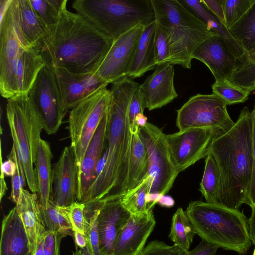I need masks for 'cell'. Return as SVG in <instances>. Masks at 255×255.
Segmentation results:
<instances>
[{"mask_svg": "<svg viewBox=\"0 0 255 255\" xmlns=\"http://www.w3.org/2000/svg\"><path fill=\"white\" fill-rule=\"evenodd\" d=\"M138 84L128 77L112 84L106 133V162L81 203L88 204L119 199L128 191L132 138L128 107Z\"/></svg>", "mask_w": 255, "mask_h": 255, "instance_id": "6da1fadb", "label": "cell"}, {"mask_svg": "<svg viewBox=\"0 0 255 255\" xmlns=\"http://www.w3.org/2000/svg\"><path fill=\"white\" fill-rule=\"evenodd\" d=\"M66 5L40 42L45 65L73 74L94 73L114 40L68 10Z\"/></svg>", "mask_w": 255, "mask_h": 255, "instance_id": "7a4b0ae2", "label": "cell"}, {"mask_svg": "<svg viewBox=\"0 0 255 255\" xmlns=\"http://www.w3.org/2000/svg\"><path fill=\"white\" fill-rule=\"evenodd\" d=\"M220 170L219 203L239 210L250 190L253 163V119L247 107L241 111L233 128L216 135L209 148Z\"/></svg>", "mask_w": 255, "mask_h": 255, "instance_id": "3957f363", "label": "cell"}, {"mask_svg": "<svg viewBox=\"0 0 255 255\" xmlns=\"http://www.w3.org/2000/svg\"><path fill=\"white\" fill-rule=\"evenodd\" d=\"M185 213L195 234L203 241L242 255L250 248L249 219L239 210L194 201L189 203Z\"/></svg>", "mask_w": 255, "mask_h": 255, "instance_id": "277c9868", "label": "cell"}, {"mask_svg": "<svg viewBox=\"0 0 255 255\" xmlns=\"http://www.w3.org/2000/svg\"><path fill=\"white\" fill-rule=\"evenodd\" d=\"M151 1L155 20L162 26L167 37L169 63L191 69L192 56L196 48L217 34L180 0Z\"/></svg>", "mask_w": 255, "mask_h": 255, "instance_id": "5b68a950", "label": "cell"}, {"mask_svg": "<svg viewBox=\"0 0 255 255\" xmlns=\"http://www.w3.org/2000/svg\"><path fill=\"white\" fill-rule=\"evenodd\" d=\"M72 7L114 40L139 25L155 20L151 0H76Z\"/></svg>", "mask_w": 255, "mask_h": 255, "instance_id": "8992f818", "label": "cell"}, {"mask_svg": "<svg viewBox=\"0 0 255 255\" xmlns=\"http://www.w3.org/2000/svg\"><path fill=\"white\" fill-rule=\"evenodd\" d=\"M6 116L18 158L22 165L28 187L32 193L38 192L33 168L43 129L38 113L28 94L7 100Z\"/></svg>", "mask_w": 255, "mask_h": 255, "instance_id": "52a82bcc", "label": "cell"}, {"mask_svg": "<svg viewBox=\"0 0 255 255\" xmlns=\"http://www.w3.org/2000/svg\"><path fill=\"white\" fill-rule=\"evenodd\" d=\"M111 92L98 90L70 110L68 129L78 169L102 120L109 110Z\"/></svg>", "mask_w": 255, "mask_h": 255, "instance_id": "ba28073f", "label": "cell"}, {"mask_svg": "<svg viewBox=\"0 0 255 255\" xmlns=\"http://www.w3.org/2000/svg\"><path fill=\"white\" fill-rule=\"evenodd\" d=\"M227 103L215 94H198L177 110L176 127L181 131L190 128H211L218 135L231 129L235 123L230 117Z\"/></svg>", "mask_w": 255, "mask_h": 255, "instance_id": "9c48e42d", "label": "cell"}, {"mask_svg": "<svg viewBox=\"0 0 255 255\" xmlns=\"http://www.w3.org/2000/svg\"><path fill=\"white\" fill-rule=\"evenodd\" d=\"M147 149L149 193L166 195L172 188L179 172L172 159L165 134L155 125L147 123L139 128Z\"/></svg>", "mask_w": 255, "mask_h": 255, "instance_id": "30bf717a", "label": "cell"}, {"mask_svg": "<svg viewBox=\"0 0 255 255\" xmlns=\"http://www.w3.org/2000/svg\"><path fill=\"white\" fill-rule=\"evenodd\" d=\"M45 65L39 47L21 49L8 61L0 64V92L7 100L28 94Z\"/></svg>", "mask_w": 255, "mask_h": 255, "instance_id": "8fae6325", "label": "cell"}, {"mask_svg": "<svg viewBox=\"0 0 255 255\" xmlns=\"http://www.w3.org/2000/svg\"><path fill=\"white\" fill-rule=\"evenodd\" d=\"M28 95L48 134L55 133L66 115L53 69L45 65L39 73Z\"/></svg>", "mask_w": 255, "mask_h": 255, "instance_id": "7c38bea8", "label": "cell"}, {"mask_svg": "<svg viewBox=\"0 0 255 255\" xmlns=\"http://www.w3.org/2000/svg\"><path fill=\"white\" fill-rule=\"evenodd\" d=\"M217 132L211 128H190L165 134L173 163L180 172L206 157Z\"/></svg>", "mask_w": 255, "mask_h": 255, "instance_id": "4fadbf2b", "label": "cell"}, {"mask_svg": "<svg viewBox=\"0 0 255 255\" xmlns=\"http://www.w3.org/2000/svg\"><path fill=\"white\" fill-rule=\"evenodd\" d=\"M144 26L139 25L115 40L94 74L108 84L127 77Z\"/></svg>", "mask_w": 255, "mask_h": 255, "instance_id": "5bb4252c", "label": "cell"}, {"mask_svg": "<svg viewBox=\"0 0 255 255\" xmlns=\"http://www.w3.org/2000/svg\"><path fill=\"white\" fill-rule=\"evenodd\" d=\"M53 200L60 207H68L77 201L78 167L71 146L62 150L52 168Z\"/></svg>", "mask_w": 255, "mask_h": 255, "instance_id": "9a60e30c", "label": "cell"}, {"mask_svg": "<svg viewBox=\"0 0 255 255\" xmlns=\"http://www.w3.org/2000/svg\"><path fill=\"white\" fill-rule=\"evenodd\" d=\"M95 203L99 204L97 227L101 255H113L117 239L131 214L120 199Z\"/></svg>", "mask_w": 255, "mask_h": 255, "instance_id": "2e32d148", "label": "cell"}, {"mask_svg": "<svg viewBox=\"0 0 255 255\" xmlns=\"http://www.w3.org/2000/svg\"><path fill=\"white\" fill-rule=\"evenodd\" d=\"M192 59L205 64L215 81L228 80L236 69L238 60L224 39L217 35L202 43L194 51Z\"/></svg>", "mask_w": 255, "mask_h": 255, "instance_id": "e0dca14e", "label": "cell"}, {"mask_svg": "<svg viewBox=\"0 0 255 255\" xmlns=\"http://www.w3.org/2000/svg\"><path fill=\"white\" fill-rule=\"evenodd\" d=\"M173 65H158L154 72L139 85L144 106L149 111L159 109L177 98L174 84Z\"/></svg>", "mask_w": 255, "mask_h": 255, "instance_id": "ac0fdd59", "label": "cell"}, {"mask_svg": "<svg viewBox=\"0 0 255 255\" xmlns=\"http://www.w3.org/2000/svg\"><path fill=\"white\" fill-rule=\"evenodd\" d=\"M53 69L66 113L88 96L108 85L94 73L77 74Z\"/></svg>", "mask_w": 255, "mask_h": 255, "instance_id": "d6986e66", "label": "cell"}, {"mask_svg": "<svg viewBox=\"0 0 255 255\" xmlns=\"http://www.w3.org/2000/svg\"><path fill=\"white\" fill-rule=\"evenodd\" d=\"M155 224L152 209L131 214L117 239L113 255H140Z\"/></svg>", "mask_w": 255, "mask_h": 255, "instance_id": "ffe728a7", "label": "cell"}, {"mask_svg": "<svg viewBox=\"0 0 255 255\" xmlns=\"http://www.w3.org/2000/svg\"><path fill=\"white\" fill-rule=\"evenodd\" d=\"M108 115V112L100 124L78 169L79 202H82L96 177L97 167L105 151Z\"/></svg>", "mask_w": 255, "mask_h": 255, "instance_id": "44dd1931", "label": "cell"}, {"mask_svg": "<svg viewBox=\"0 0 255 255\" xmlns=\"http://www.w3.org/2000/svg\"><path fill=\"white\" fill-rule=\"evenodd\" d=\"M15 208L27 233L31 252L34 253L45 236L37 193L22 188Z\"/></svg>", "mask_w": 255, "mask_h": 255, "instance_id": "7402d4cb", "label": "cell"}, {"mask_svg": "<svg viewBox=\"0 0 255 255\" xmlns=\"http://www.w3.org/2000/svg\"><path fill=\"white\" fill-rule=\"evenodd\" d=\"M8 7L24 40L31 46L39 47L46 28L33 9L29 0H10Z\"/></svg>", "mask_w": 255, "mask_h": 255, "instance_id": "603a6c76", "label": "cell"}, {"mask_svg": "<svg viewBox=\"0 0 255 255\" xmlns=\"http://www.w3.org/2000/svg\"><path fill=\"white\" fill-rule=\"evenodd\" d=\"M0 255H33L26 230L15 206L2 221Z\"/></svg>", "mask_w": 255, "mask_h": 255, "instance_id": "cb8c5ba5", "label": "cell"}, {"mask_svg": "<svg viewBox=\"0 0 255 255\" xmlns=\"http://www.w3.org/2000/svg\"><path fill=\"white\" fill-rule=\"evenodd\" d=\"M155 28V20L144 26L127 77L131 79L140 77L157 66L154 44Z\"/></svg>", "mask_w": 255, "mask_h": 255, "instance_id": "d4e9b609", "label": "cell"}, {"mask_svg": "<svg viewBox=\"0 0 255 255\" xmlns=\"http://www.w3.org/2000/svg\"><path fill=\"white\" fill-rule=\"evenodd\" d=\"M52 156L49 143L41 139L37 152L35 170L38 185L39 203L43 208H46L49 201L52 199Z\"/></svg>", "mask_w": 255, "mask_h": 255, "instance_id": "484cf974", "label": "cell"}, {"mask_svg": "<svg viewBox=\"0 0 255 255\" xmlns=\"http://www.w3.org/2000/svg\"><path fill=\"white\" fill-rule=\"evenodd\" d=\"M199 18L205 22L217 35L221 36L226 43L230 50L238 59L245 54V51L233 37L229 30L200 1L197 0H180Z\"/></svg>", "mask_w": 255, "mask_h": 255, "instance_id": "4316f807", "label": "cell"}, {"mask_svg": "<svg viewBox=\"0 0 255 255\" xmlns=\"http://www.w3.org/2000/svg\"><path fill=\"white\" fill-rule=\"evenodd\" d=\"M148 169L147 151L138 129L132 133L128 191L135 188L142 181L147 174Z\"/></svg>", "mask_w": 255, "mask_h": 255, "instance_id": "83f0119b", "label": "cell"}, {"mask_svg": "<svg viewBox=\"0 0 255 255\" xmlns=\"http://www.w3.org/2000/svg\"><path fill=\"white\" fill-rule=\"evenodd\" d=\"M221 179L220 170L212 155L205 157V168L199 190L206 202L219 203Z\"/></svg>", "mask_w": 255, "mask_h": 255, "instance_id": "f1b7e54d", "label": "cell"}, {"mask_svg": "<svg viewBox=\"0 0 255 255\" xmlns=\"http://www.w3.org/2000/svg\"><path fill=\"white\" fill-rule=\"evenodd\" d=\"M228 30L246 53L255 49V1L242 17Z\"/></svg>", "mask_w": 255, "mask_h": 255, "instance_id": "f546056e", "label": "cell"}, {"mask_svg": "<svg viewBox=\"0 0 255 255\" xmlns=\"http://www.w3.org/2000/svg\"><path fill=\"white\" fill-rule=\"evenodd\" d=\"M195 233L185 211L181 208L173 214L169 238L183 250L189 251Z\"/></svg>", "mask_w": 255, "mask_h": 255, "instance_id": "4dcf8cb0", "label": "cell"}, {"mask_svg": "<svg viewBox=\"0 0 255 255\" xmlns=\"http://www.w3.org/2000/svg\"><path fill=\"white\" fill-rule=\"evenodd\" d=\"M40 209L46 230L60 233L65 237L72 235V225L65 211L53 199L49 201L46 208L40 205Z\"/></svg>", "mask_w": 255, "mask_h": 255, "instance_id": "1f68e13d", "label": "cell"}, {"mask_svg": "<svg viewBox=\"0 0 255 255\" xmlns=\"http://www.w3.org/2000/svg\"><path fill=\"white\" fill-rule=\"evenodd\" d=\"M147 176L135 188L128 190L120 199L123 206L131 213L136 214L148 212L146 197L149 193Z\"/></svg>", "mask_w": 255, "mask_h": 255, "instance_id": "d6a6232c", "label": "cell"}, {"mask_svg": "<svg viewBox=\"0 0 255 255\" xmlns=\"http://www.w3.org/2000/svg\"><path fill=\"white\" fill-rule=\"evenodd\" d=\"M37 16L46 29L55 25L67 0H29Z\"/></svg>", "mask_w": 255, "mask_h": 255, "instance_id": "836d02e7", "label": "cell"}, {"mask_svg": "<svg viewBox=\"0 0 255 255\" xmlns=\"http://www.w3.org/2000/svg\"><path fill=\"white\" fill-rule=\"evenodd\" d=\"M212 91L221 97L227 105L242 103L249 98L250 92L236 86L228 80L215 81L212 86Z\"/></svg>", "mask_w": 255, "mask_h": 255, "instance_id": "e575fe53", "label": "cell"}, {"mask_svg": "<svg viewBox=\"0 0 255 255\" xmlns=\"http://www.w3.org/2000/svg\"><path fill=\"white\" fill-rule=\"evenodd\" d=\"M85 205V215L88 221V225L85 232L88 245L93 255H101L97 227L99 204L98 203H94Z\"/></svg>", "mask_w": 255, "mask_h": 255, "instance_id": "d590c367", "label": "cell"}, {"mask_svg": "<svg viewBox=\"0 0 255 255\" xmlns=\"http://www.w3.org/2000/svg\"><path fill=\"white\" fill-rule=\"evenodd\" d=\"M255 0H223L225 26L228 29L250 9Z\"/></svg>", "mask_w": 255, "mask_h": 255, "instance_id": "8d00e7d4", "label": "cell"}, {"mask_svg": "<svg viewBox=\"0 0 255 255\" xmlns=\"http://www.w3.org/2000/svg\"><path fill=\"white\" fill-rule=\"evenodd\" d=\"M7 158L13 160L16 164V171L11 177V190L9 199L15 204L17 203L22 188L25 186L26 180L25 175L20 161L18 159L15 147L12 146Z\"/></svg>", "mask_w": 255, "mask_h": 255, "instance_id": "74e56055", "label": "cell"}, {"mask_svg": "<svg viewBox=\"0 0 255 255\" xmlns=\"http://www.w3.org/2000/svg\"><path fill=\"white\" fill-rule=\"evenodd\" d=\"M63 208L71 223L73 232L79 231L85 233L88 225L85 213V204L77 201L68 207Z\"/></svg>", "mask_w": 255, "mask_h": 255, "instance_id": "f35d334b", "label": "cell"}, {"mask_svg": "<svg viewBox=\"0 0 255 255\" xmlns=\"http://www.w3.org/2000/svg\"><path fill=\"white\" fill-rule=\"evenodd\" d=\"M228 81L250 93L255 90V63L236 70Z\"/></svg>", "mask_w": 255, "mask_h": 255, "instance_id": "ab89813d", "label": "cell"}, {"mask_svg": "<svg viewBox=\"0 0 255 255\" xmlns=\"http://www.w3.org/2000/svg\"><path fill=\"white\" fill-rule=\"evenodd\" d=\"M154 44L156 65L169 63L170 50L167 37L162 26L156 21Z\"/></svg>", "mask_w": 255, "mask_h": 255, "instance_id": "60d3db41", "label": "cell"}, {"mask_svg": "<svg viewBox=\"0 0 255 255\" xmlns=\"http://www.w3.org/2000/svg\"><path fill=\"white\" fill-rule=\"evenodd\" d=\"M188 252L175 245L169 246L163 242L154 240L144 247L140 255H187Z\"/></svg>", "mask_w": 255, "mask_h": 255, "instance_id": "b9f144b4", "label": "cell"}, {"mask_svg": "<svg viewBox=\"0 0 255 255\" xmlns=\"http://www.w3.org/2000/svg\"><path fill=\"white\" fill-rule=\"evenodd\" d=\"M145 109L143 100L139 89V84H138L132 95L128 107V118L131 133L139 128L135 124V116L138 114H143Z\"/></svg>", "mask_w": 255, "mask_h": 255, "instance_id": "7bdbcfd3", "label": "cell"}, {"mask_svg": "<svg viewBox=\"0 0 255 255\" xmlns=\"http://www.w3.org/2000/svg\"><path fill=\"white\" fill-rule=\"evenodd\" d=\"M64 237L60 233L46 230L43 241V255H60L61 242Z\"/></svg>", "mask_w": 255, "mask_h": 255, "instance_id": "ee69618b", "label": "cell"}, {"mask_svg": "<svg viewBox=\"0 0 255 255\" xmlns=\"http://www.w3.org/2000/svg\"><path fill=\"white\" fill-rule=\"evenodd\" d=\"M253 119V163L252 179L246 202L252 210L255 209V106L251 112Z\"/></svg>", "mask_w": 255, "mask_h": 255, "instance_id": "f6af8a7d", "label": "cell"}, {"mask_svg": "<svg viewBox=\"0 0 255 255\" xmlns=\"http://www.w3.org/2000/svg\"><path fill=\"white\" fill-rule=\"evenodd\" d=\"M200 0L205 6L225 26L223 0Z\"/></svg>", "mask_w": 255, "mask_h": 255, "instance_id": "bcb514c9", "label": "cell"}, {"mask_svg": "<svg viewBox=\"0 0 255 255\" xmlns=\"http://www.w3.org/2000/svg\"><path fill=\"white\" fill-rule=\"evenodd\" d=\"M219 247L202 241L193 250L189 251L187 255H216Z\"/></svg>", "mask_w": 255, "mask_h": 255, "instance_id": "7dc6e473", "label": "cell"}, {"mask_svg": "<svg viewBox=\"0 0 255 255\" xmlns=\"http://www.w3.org/2000/svg\"><path fill=\"white\" fill-rule=\"evenodd\" d=\"M16 167L15 162L11 159L7 158V160L2 162L1 156V173L4 175L12 177L15 172Z\"/></svg>", "mask_w": 255, "mask_h": 255, "instance_id": "c3c4849f", "label": "cell"}, {"mask_svg": "<svg viewBox=\"0 0 255 255\" xmlns=\"http://www.w3.org/2000/svg\"><path fill=\"white\" fill-rule=\"evenodd\" d=\"M253 63H255V49L238 59L236 70Z\"/></svg>", "mask_w": 255, "mask_h": 255, "instance_id": "681fc988", "label": "cell"}, {"mask_svg": "<svg viewBox=\"0 0 255 255\" xmlns=\"http://www.w3.org/2000/svg\"><path fill=\"white\" fill-rule=\"evenodd\" d=\"M76 249H82L87 246V240L85 234L79 231L73 232Z\"/></svg>", "mask_w": 255, "mask_h": 255, "instance_id": "f907efd6", "label": "cell"}, {"mask_svg": "<svg viewBox=\"0 0 255 255\" xmlns=\"http://www.w3.org/2000/svg\"><path fill=\"white\" fill-rule=\"evenodd\" d=\"M249 225L252 243L255 245V209L252 210L251 216L249 219Z\"/></svg>", "mask_w": 255, "mask_h": 255, "instance_id": "816d5d0a", "label": "cell"}, {"mask_svg": "<svg viewBox=\"0 0 255 255\" xmlns=\"http://www.w3.org/2000/svg\"><path fill=\"white\" fill-rule=\"evenodd\" d=\"M174 199L171 196L166 195L162 196L157 202L160 206L167 208L172 207L174 206Z\"/></svg>", "mask_w": 255, "mask_h": 255, "instance_id": "f5cc1de1", "label": "cell"}, {"mask_svg": "<svg viewBox=\"0 0 255 255\" xmlns=\"http://www.w3.org/2000/svg\"><path fill=\"white\" fill-rule=\"evenodd\" d=\"M147 120V117L143 114H138L135 117L134 123L139 127L142 128L146 125Z\"/></svg>", "mask_w": 255, "mask_h": 255, "instance_id": "db71d44e", "label": "cell"}, {"mask_svg": "<svg viewBox=\"0 0 255 255\" xmlns=\"http://www.w3.org/2000/svg\"><path fill=\"white\" fill-rule=\"evenodd\" d=\"M72 255H93L89 245L82 249H76V251L73 252Z\"/></svg>", "mask_w": 255, "mask_h": 255, "instance_id": "11a10c76", "label": "cell"}, {"mask_svg": "<svg viewBox=\"0 0 255 255\" xmlns=\"http://www.w3.org/2000/svg\"><path fill=\"white\" fill-rule=\"evenodd\" d=\"M0 198L1 200L3 196L5 195L6 191L7 189L6 184L4 180V175L1 173L0 175Z\"/></svg>", "mask_w": 255, "mask_h": 255, "instance_id": "9f6ffc18", "label": "cell"}, {"mask_svg": "<svg viewBox=\"0 0 255 255\" xmlns=\"http://www.w3.org/2000/svg\"><path fill=\"white\" fill-rule=\"evenodd\" d=\"M43 241L41 240L38 244L36 249L34 253V255H43Z\"/></svg>", "mask_w": 255, "mask_h": 255, "instance_id": "6f0895ef", "label": "cell"}, {"mask_svg": "<svg viewBox=\"0 0 255 255\" xmlns=\"http://www.w3.org/2000/svg\"><path fill=\"white\" fill-rule=\"evenodd\" d=\"M253 255H255V249H254V251Z\"/></svg>", "mask_w": 255, "mask_h": 255, "instance_id": "680465c9", "label": "cell"}, {"mask_svg": "<svg viewBox=\"0 0 255 255\" xmlns=\"http://www.w3.org/2000/svg\"><path fill=\"white\" fill-rule=\"evenodd\" d=\"M254 89L255 90V86H254Z\"/></svg>", "mask_w": 255, "mask_h": 255, "instance_id": "91938a15", "label": "cell"}]
</instances>
